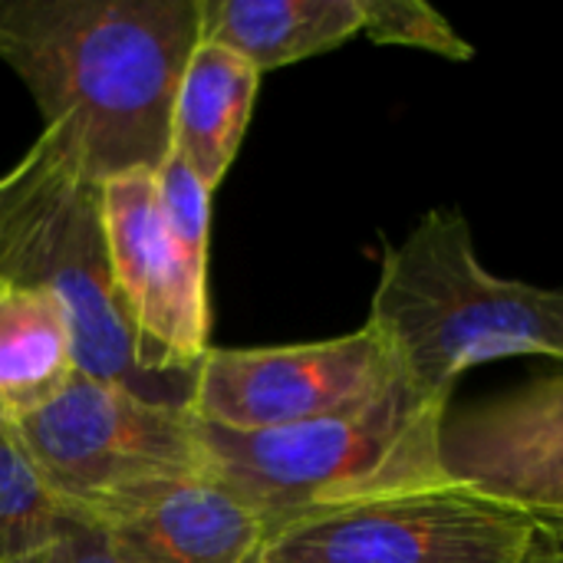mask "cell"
Instances as JSON below:
<instances>
[{
  "label": "cell",
  "instance_id": "8",
  "mask_svg": "<svg viewBox=\"0 0 563 563\" xmlns=\"http://www.w3.org/2000/svg\"><path fill=\"white\" fill-rule=\"evenodd\" d=\"M102 238L115 297L158 369L195 376L208 356V280L198 277L162 211L158 178L148 168L115 175L99 188Z\"/></svg>",
  "mask_w": 563,
  "mask_h": 563
},
{
  "label": "cell",
  "instance_id": "4",
  "mask_svg": "<svg viewBox=\"0 0 563 563\" xmlns=\"http://www.w3.org/2000/svg\"><path fill=\"white\" fill-rule=\"evenodd\" d=\"M445 416L449 406L399 383L373 406L287 429L231 432L198 422L211 478L271 531L313 511L452 482L442 468Z\"/></svg>",
  "mask_w": 563,
  "mask_h": 563
},
{
  "label": "cell",
  "instance_id": "3",
  "mask_svg": "<svg viewBox=\"0 0 563 563\" xmlns=\"http://www.w3.org/2000/svg\"><path fill=\"white\" fill-rule=\"evenodd\" d=\"M99 188L49 139L0 175V280L53 294L82 376L142 399L191 406L195 376L158 369L112 284Z\"/></svg>",
  "mask_w": 563,
  "mask_h": 563
},
{
  "label": "cell",
  "instance_id": "12",
  "mask_svg": "<svg viewBox=\"0 0 563 563\" xmlns=\"http://www.w3.org/2000/svg\"><path fill=\"white\" fill-rule=\"evenodd\" d=\"M356 33L360 0H201V40L238 53L261 76L330 53Z\"/></svg>",
  "mask_w": 563,
  "mask_h": 563
},
{
  "label": "cell",
  "instance_id": "16",
  "mask_svg": "<svg viewBox=\"0 0 563 563\" xmlns=\"http://www.w3.org/2000/svg\"><path fill=\"white\" fill-rule=\"evenodd\" d=\"M165 224L185 257V264L208 280V234H211V191L201 178L168 152L155 172Z\"/></svg>",
  "mask_w": 563,
  "mask_h": 563
},
{
  "label": "cell",
  "instance_id": "13",
  "mask_svg": "<svg viewBox=\"0 0 563 563\" xmlns=\"http://www.w3.org/2000/svg\"><path fill=\"white\" fill-rule=\"evenodd\" d=\"M79 373L69 320L40 287L0 280V412L16 422L53 402Z\"/></svg>",
  "mask_w": 563,
  "mask_h": 563
},
{
  "label": "cell",
  "instance_id": "18",
  "mask_svg": "<svg viewBox=\"0 0 563 563\" xmlns=\"http://www.w3.org/2000/svg\"><path fill=\"white\" fill-rule=\"evenodd\" d=\"M525 563H563V531L554 528H538L534 548Z\"/></svg>",
  "mask_w": 563,
  "mask_h": 563
},
{
  "label": "cell",
  "instance_id": "11",
  "mask_svg": "<svg viewBox=\"0 0 563 563\" xmlns=\"http://www.w3.org/2000/svg\"><path fill=\"white\" fill-rule=\"evenodd\" d=\"M261 73L238 53L198 40L172 106V155L214 195L244 142Z\"/></svg>",
  "mask_w": 563,
  "mask_h": 563
},
{
  "label": "cell",
  "instance_id": "9",
  "mask_svg": "<svg viewBox=\"0 0 563 563\" xmlns=\"http://www.w3.org/2000/svg\"><path fill=\"white\" fill-rule=\"evenodd\" d=\"M442 468L455 485L563 531V373L445 416Z\"/></svg>",
  "mask_w": 563,
  "mask_h": 563
},
{
  "label": "cell",
  "instance_id": "10",
  "mask_svg": "<svg viewBox=\"0 0 563 563\" xmlns=\"http://www.w3.org/2000/svg\"><path fill=\"white\" fill-rule=\"evenodd\" d=\"M125 563H254L267 525L221 482L188 478L86 518Z\"/></svg>",
  "mask_w": 563,
  "mask_h": 563
},
{
  "label": "cell",
  "instance_id": "2",
  "mask_svg": "<svg viewBox=\"0 0 563 563\" xmlns=\"http://www.w3.org/2000/svg\"><path fill=\"white\" fill-rule=\"evenodd\" d=\"M366 327L386 343L402 383L452 406L455 383L505 356L563 363V290L492 274L462 211L432 208L386 244Z\"/></svg>",
  "mask_w": 563,
  "mask_h": 563
},
{
  "label": "cell",
  "instance_id": "5",
  "mask_svg": "<svg viewBox=\"0 0 563 563\" xmlns=\"http://www.w3.org/2000/svg\"><path fill=\"white\" fill-rule=\"evenodd\" d=\"M10 432L43 485L79 518L211 475L191 406L142 399L82 373L53 402L10 422Z\"/></svg>",
  "mask_w": 563,
  "mask_h": 563
},
{
  "label": "cell",
  "instance_id": "19",
  "mask_svg": "<svg viewBox=\"0 0 563 563\" xmlns=\"http://www.w3.org/2000/svg\"><path fill=\"white\" fill-rule=\"evenodd\" d=\"M10 432V422L3 419V412H0V435H7Z\"/></svg>",
  "mask_w": 563,
  "mask_h": 563
},
{
  "label": "cell",
  "instance_id": "17",
  "mask_svg": "<svg viewBox=\"0 0 563 563\" xmlns=\"http://www.w3.org/2000/svg\"><path fill=\"white\" fill-rule=\"evenodd\" d=\"M23 563H125L119 558V551L112 548V541L106 538V531L86 518H73L66 525V531L49 541L43 551H36L33 558Z\"/></svg>",
  "mask_w": 563,
  "mask_h": 563
},
{
  "label": "cell",
  "instance_id": "7",
  "mask_svg": "<svg viewBox=\"0 0 563 563\" xmlns=\"http://www.w3.org/2000/svg\"><path fill=\"white\" fill-rule=\"evenodd\" d=\"M399 383L386 343L360 327L313 343L208 350L195 373L191 412L231 432L287 429L373 406Z\"/></svg>",
  "mask_w": 563,
  "mask_h": 563
},
{
  "label": "cell",
  "instance_id": "1",
  "mask_svg": "<svg viewBox=\"0 0 563 563\" xmlns=\"http://www.w3.org/2000/svg\"><path fill=\"white\" fill-rule=\"evenodd\" d=\"M201 40V0H0V59L89 181L158 172L172 106Z\"/></svg>",
  "mask_w": 563,
  "mask_h": 563
},
{
  "label": "cell",
  "instance_id": "14",
  "mask_svg": "<svg viewBox=\"0 0 563 563\" xmlns=\"http://www.w3.org/2000/svg\"><path fill=\"white\" fill-rule=\"evenodd\" d=\"M76 515L43 485L13 439L0 435V563H23L56 541Z\"/></svg>",
  "mask_w": 563,
  "mask_h": 563
},
{
  "label": "cell",
  "instance_id": "15",
  "mask_svg": "<svg viewBox=\"0 0 563 563\" xmlns=\"http://www.w3.org/2000/svg\"><path fill=\"white\" fill-rule=\"evenodd\" d=\"M360 3H363V33L373 43L409 46L452 63L475 59V46L449 23L442 10H435L426 0H360Z\"/></svg>",
  "mask_w": 563,
  "mask_h": 563
},
{
  "label": "cell",
  "instance_id": "6",
  "mask_svg": "<svg viewBox=\"0 0 563 563\" xmlns=\"http://www.w3.org/2000/svg\"><path fill=\"white\" fill-rule=\"evenodd\" d=\"M534 538L531 515L445 482L277 525L254 563H525Z\"/></svg>",
  "mask_w": 563,
  "mask_h": 563
}]
</instances>
